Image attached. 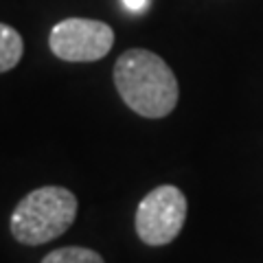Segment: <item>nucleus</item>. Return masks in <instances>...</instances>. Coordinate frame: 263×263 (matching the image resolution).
Returning a JSON list of instances; mask_svg holds the SVG:
<instances>
[{"label":"nucleus","instance_id":"nucleus-4","mask_svg":"<svg viewBox=\"0 0 263 263\" xmlns=\"http://www.w3.org/2000/svg\"><path fill=\"white\" fill-rule=\"evenodd\" d=\"M114 44V31L110 24L88 20V18H68L57 22L48 46L64 62H97L110 53Z\"/></svg>","mask_w":263,"mask_h":263},{"label":"nucleus","instance_id":"nucleus-6","mask_svg":"<svg viewBox=\"0 0 263 263\" xmlns=\"http://www.w3.org/2000/svg\"><path fill=\"white\" fill-rule=\"evenodd\" d=\"M42 263H103V257L90 248L68 246V248H57L48 252Z\"/></svg>","mask_w":263,"mask_h":263},{"label":"nucleus","instance_id":"nucleus-3","mask_svg":"<svg viewBox=\"0 0 263 263\" xmlns=\"http://www.w3.org/2000/svg\"><path fill=\"white\" fill-rule=\"evenodd\" d=\"M186 221V197L174 184L156 186L136 209V233L147 246H167Z\"/></svg>","mask_w":263,"mask_h":263},{"label":"nucleus","instance_id":"nucleus-2","mask_svg":"<svg viewBox=\"0 0 263 263\" xmlns=\"http://www.w3.org/2000/svg\"><path fill=\"white\" fill-rule=\"evenodd\" d=\"M77 217V197L64 186H42L24 195L11 213V235L24 246L57 239Z\"/></svg>","mask_w":263,"mask_h":263},{"label":"nucleus","instance_id":"nucleus-5","mask_svg":"<svg viewBox=\"0 0 263 263\" xmlns=\"http://www.w3.org/2000/svg\"><path fill=\"white\" fill-rule=\"evenodd\" d=\"M22 53H24L22 35L9 24L0 22V72L15 68Z\"/></svg>","mask_w":263,"mask_h":263},{"label":"nucleus","instance_id":"nucleus-7","mask_svg":"<svg viewBox=\"0 0 263 263\" xmlns=\"http://www.w3.org/2000/svg\"><path fill=\"white\" fill-rule=\"evenodd\" d=\"M123 5H125L132 13H143L147 7H149V0H123Z\"/></svg>","mask_w":263,"mask_h":263},{"label":"nucleus","instance_id":"nucleus-1","mask_svg":"<svg viewBox=\"0 0 263 263\" xmlns=\"http://www.w3.org/2000/svg\"><path fill=\"white\" fill-rule=\"evenodd\" d=\"M114 84L129 110L145 119H162L178 103V79L167 62L145 48L125 51L114 66Z\"/></svg>","mask_w":263,"mask_h":263}]
</instances>
